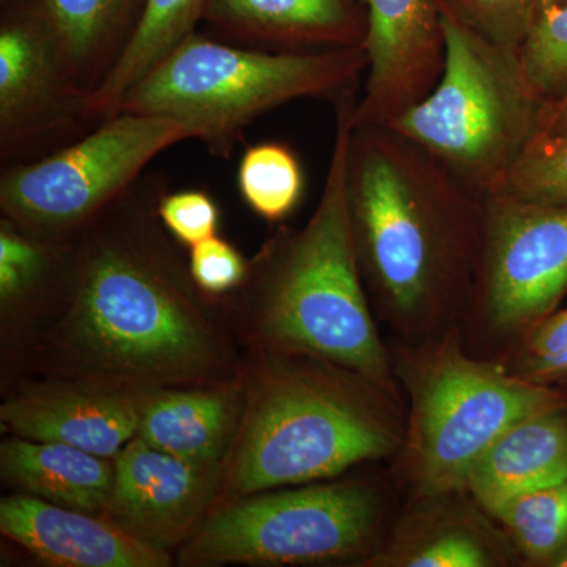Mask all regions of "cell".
<instances>
[{
    "instance_id": "obj_35",
    "label": "cell",
    "mask_w": 567,
    "mask_h": 567,
    "mask_svg": "<svg viewBox=\"0 0 567 567\" xmlns=\"http://www.w3.org/2000/svg\"><path fill=\"white\" fill-rule=\"evenodd\" d=\"M2 2H6V0H2Z\"/></svg>"
},
{
    "instance_id": "obj_13",
    "label": "cell",
    "mask_w": 567,
    "mask_h": 567,
    "mask_svg": "<svg viewBox=\"0 0 567 567\" xmlns=\"http://www.w3.org/2000/svg\"><path fill=\"white\" fill-rule=\"evenodd\" d=\"M517 561L498 522L465 491H454L413 499L360 566L505 567Z\"/></svg>"
},
{
    "instance_id": "obj_26",
    "label": "cell",
    "mask_w": 567,
    "mask_h": 567,
    "mask_svg": "<svg viewBox=\"0 0 567 567\" xmlns=\"http://www.w3.org/2000/svg\"><path fill=\"white\" fill-rule=\"evenodd\" d=\"M491 194L567 204V133L536 140Z\"/></svg>"
},
{
    "instance_id": "obj_2",
    "label": "cell",
    "mask_w": 567,
    "mask_h": 567,
    "mask_svg": "<svg viewBox=\"0 0 567 567\" xmlns=\"http://www.w3.org/2000/svg\"><path fill=\"white\" fill-rule=\"evenodd\" d=\"M141 183L74 254L70 347L92 371L123 382H203L221 368V347L153 233L156 189Z\"/></svg>"
},
{
    "instance_id": "obj_3",
    "label": "cell",
    "mask_w": 567,
    "mask_h": 567,
    "mask_svg": "<svg viewBox=\"0 0 567 567\" xmlns=\"http://www.w3.org/2000/svg\"><path fill=\"white\" fill-rule=\"evenodd\" d=\"M357 102L354 89L336 102L333 152L311 218L301 229L276 235L251 268L259 333L271 352L342 365L404 401L354 248L347 156Z\"/></svg>"
},
{
    "instance_id": "obj_7",
    "label": "cell",
    "mask_w": 567,
    "mask_h": 567,
    "mask_svg": "<svg viewBox=\"0 0 567 567\" xmlns=\"http://www.w3.org/2000/svg\"><path fill=\"white\" fill-rule=\"evenodd\" d=\"M439 2V0H436ZM442 74L421 102L388 123L480 197L494 192L543 132L548 103L507 50L440 6Z\"/></svg>"
},
{
    "instance_id": "obj_1",
    "label": "cell",
    "mask_w": 567,
    "mask_h": 567,
    "mask_svg": "<svg viewBox=\"0 0 567 567\" xmlns=\"http://www.w3.org/2000/svg\"><path fill=\"white\" fill-rule=\"evenodd\" d=\"M347 197L365 290L398 342L457 327L480 262L483 197L390 126L354 122Z\"/></svg>"
},
{
    "instance_id": "obj_11",
    "label": "cell",
    "mask_w": 567,
    "mask_h": 567,
    "mask_svg": "<svg viewBox=\"0 0 567 567\" xmlns=\"http://www.w3.org/2000/svg\"><path fill=\"white\" fill-rule=\"evenodd\" d=\"M0 163L33 162L81 140L102 121L28 0L2 2Z\"/></svg>"
},
{
    "instance_id": "obj_28",
    "label": "cell",
    "mask_w": 567,
    "mask_h": 567,
    "mask_svg": "<svg viewBox=\"0 0 567 567\" xmlns=\"http://www.w3.org/2000/svg\"><path fill=\"white\" fill-rule=\"evenodd\" d=\"M533 0H439L440 6L507 50H520Z\"/></svg>"
},
{
    "instance_id": "obj_15",
    "label": "cell",
    "mask_w": 567,
    "mask_h": 567,
    "mask_svg": "<svg viewBox=\"0 0 567 567\" xmlns=\"http://www.w3.org/2000/svg\"><path fill=\"white\" fill-rule=\"evenodd\" d=\"M212 472L134 436L115 461L111 516L133 535L164 548L203 511Z\"/></svg>"
},
{
    "instance_id": "obj_18",
    "label": "cell",
    "mask_w": 567,
    "mask_h": 567,
    "mask_svg": "<svg viewBox=\"0 0 567 567\" xmlns=\"http://www.w3.org/2000/svg\"><path fill=\"white\" fill-rule=\"evenodd\" d=\"M567 480V409L524 417L487 447L465 492L491 514L536 488Z\"/></svg>"
},
{
    "instance_id": "obj_30",
    "label": "cell",
    "mask_w": 567,
    "mask_h": 567,
    "mask_svg": "<svg viewBox=\"0 0 567 567\" xmlns=\"http://www.w3.org/2000/svg\"><path fill=\"white\" fill-rule=\"evenodd\" d=\"M249 270L237 248L216 235L193 246L189 254V276L205 293L229 292L245 281Z\"/></svg>"
},
{
    "instance_id": "obj_14",
    "label": "cell",
    "mask_w": 567,
    "mask_h": 567,
    "mask_svg": "<svg viewBox=\"0 0 567 567\" xmlns=\"http://www.w3.org/2000/svg\"><path fill=\"white\" fill-rule=\"evenodd\" d=\"M2 535L55 566L164 567V548L133 535L115 520L54 505L37 496H6L0 502Z\"/></svg>"
},
{
    "instance_id": "obj_31",
    "label": "cell",
    "mask_w": 567,
    "mask_h": 567,
    "mask_svg": "<svg viewBox=\"0 0 567 567\" xmlns=\"http://www.w3.org/2000/svg\"><path fill=\"white\" fill-rule=\"evenodd\" d=\"M565 350H567V308L557 309L543 322L537 323L517 347L516 352L511 354L513 361L505 364L511 371L518 372L547 358L557 357Z\"/></svg>"
},
{
    "instance_id": "obj_34",
    "label": "cell",
    "mask_w": 567,
    "mask_h": 567,
    "mask_svg": "<svg viewBox=\"0 0 567 567\" xmlns=\"http://www.w3.org/2000/svg\"><path fill=\"white\" fill-rule=\"evenodd\" d=\"M558 567H567V554L563 557L561 561L558 563Z\"/></svg>"
},
{
    "instance_id": "obj_25",
    "label": "cell",
    "mask_w": 567,
    "mask_h": 567,
    "mask_svg": "<svg viewBox=\"0 0 567 567\" xmlns=\"http://www.w3.org/2000/svg\"><path fill=\"white\" fill-rule=\"evenodd\" d=\"M518 58L548 104L566 95L567 0H533Z\"/></svg>"
},
{
    "instance_id": "obj_19",
    "label": "cell",
    "mask_w": 567,
    "mask_h": 567,
    "mask_svg": "<svg viewBox=\"0 0 567 567\" xmlns=\"http://www.w3.org/2000/svg\"><path fill=\"white\" fill-rule=\"evenodd\" d=\"M9 483L44 502L99 514L110 511L115 464L63 443L11 439L0 451Z\"/></svg>"
},
{
    "instance_id": "obj_33",
    "label": "cell",
    "mask_w": 567,
    "mask_h": 567,
    "mask_svg": "<svg viewBox=\"0 0 567 567\" xmlns=\"http://www.w3.org/2000/svg\"><path fill=\"white\" fill-rule=\"evenodd\" d=\"M563 133H567V93L558 102L548 104L539 137L557 136Z\"/></svg>"
},
{
    "instance_id": "obj_32",
    "label": "cell",
    "mask_w": 567,
    "mask_h": 567,
    "mask_svg": "<svg viewBox=\"0 0 567 567\" xmlns=\"http://www.w3.org/2000/svg\"><path fill=\"white\" fill-rule=\"evenodd\" d=\"M516 374L533 380V382L543 383V385L557 386V383L567 382V350L557 357L528 365Z\"/></svg>"
},
{
    "instance_id": "obj_17",
    "label": "cell",
    "mask_w": 567,
    "mask_h": 567,
    "mask_svg": "<svg viewBox=\"0 0 567 567\" xmlns=\"http://www.w3.org/2000/svg\"><path fill=\"white\" fill-rule=\"evenodd\" d=\"M204 20L219 35L271 51L354 47L365 29L347 0H210Z\"/></svg>"
},
{
    "instance_id": "obj_16",
    "label": "cell",
    "mask_w": 567,
    "mask_h": 567,
    "mask_svg": "<svg viewBox=\"0 0 567 567\" xmlns=\"http://www.w3.org/2000/svg\"><path fill=\"white\" fill-rule=\"evenodd\" d=\"M141 406L134 395L61 388L13 399L0 415L21 439L63 443L111 458L136 436Z\"/></svg>"
},
{
    "instance_id": "obj_24",
    "label": "cell",
    "mask_w": 567,
    "mask_h": 567,
    "mask_svg": "<svg viewBox=\"0 0 567 567\" xmlns=\"http://www.w3.org/2000/svg\"><path fill=\"white\" fill-rule=\"evenodd\" d=\"M237 183L245 204L257 216L278 223L300 204L303 167L289 145L262 142L246 148L238 164Z\"/></svg>"
},
{
    "instance_id": "obj_27",
    "label": "cell",
    "mask_w": 567,
    "mask_h": 567,
    "mask_svg": "<svg viewBox=\"0 0 567 567\" xmlns=\"http://www.w3.org/2000/svg\"><path fill=\"white\" fill-rule=\"evenodd\" d=\"M52 245L2 219L0 226V297L13 300L39 281L50 260Z\"/></svg>"
},
{
    "instance_id": "obj_20",
    "label": "cell",
    "mask_w": 567,
    "mask_h": 567,
    "mask_svg": "<svg viewBox=\"0 0 567 567\" xmlns=\"http://www.w3.org/2000/svg\"><path fill=\"white\" fill-rule=\"evenodd\" d=\"M237 410L234 386L162 391L142 401L136 436L164 453L213 468L226 451Z\"/></svg>"
},
{
    "instance_id": "obj_23",
    "label": "cell",
    "mask_w": 567,
    "mask_h": 567,
    "mask_svg": "<svg viewBox=\"0 0 567 567\" xmlns=\"http://www.w3.org/2000/svg\"><path fill=\"white\" fill-rule=\"evenodd\" d=\"M522 561L554 566L567 554V480L509 499L492 513Z\"/></svg>"
},
{
    "instance_id": "obj_22",
    "label": "cell",
    "mask_w": 567,
    "mask_h": 567,
    "mask_svg": "<svg viewBox=\"0 0 567 567\" xmlns=\"http://www.w3.org/2000/svg\"><path fill=\"white\" fill-rule=\"evenodd\" d=\"M208 2L210 0H144L125 48L92 92L93 112L100 121L114 115L130 89L196 33Z\"/></svg>"
},
{
    "instance_id": "obj_21",
    "label": "cell",
    "mask_w": 567,
    "mask_h": 567,
    "mask_svg": "<svg viewBox=\"0 0 567 567\" xmlns=\"http://www.w3.org/2000/svg\"><path fill=\"white\" fill-rule=\"evenodd\" d=\"M76 80L93 92L110 73L144 0H28Z\"/></svg>"
},
{
    "instance_id": "obj_9",
    "label": "cell",
    "mask_w": 567,
    "mask_h": 567,
    "mask_svg": "<svg viewBox=\"0 0 567 567\" xmlns=\"http://www.w3.org/2000/svg\"><path fill=\"white\" fill-rule=\"evenodd\" d=\"M188 140L171 118L117 112L43 158L2 167L3 218L58 246L132 193L159 153Z\"/></svg>"
},
{
    "instance_id": "obj_10",
    "label": "cell",
    "mask_w": 567,
    "mask_h": 567,
    "mask_svg": "<svg viewBox=\"0 0 567 567\" xmlns=\"http://www.w3.org/2000/svg\"><path fill=\"white\" fill-rule=\"evenodd\" d=\"M567 295V204L483 197L480 262L464 319L494 353L516 352Z\"/></svg>"
},
{
    "instance_id": "obj_5",
    "label": "cell",
    "mask_w": 567,
    "mask_h": 567,
    "mask_svg": "<svg viewBox=\"0 0 567 567\" xmlns=\"http://www.w3.org/2000/svg\"><path fill=\"white\" fill-rule=\"evenodd\" d=\"M391 353L409 401L394 461L413 499L465 491L473 466L506 429L536 413L567 409L561 388L470 352L458 327L413 344L398 342Z\"/></svg>"
},
{
    "instance_id": "obj_6",
    "label": "cell",
    "mask_w": 567,
    "mask_h": 567,
    "mask_svg": "<svg viewBox=\"0 0 567 567\" xmlns=\"http://www.w3.org/2000/svg\"><path fill=\"white\" fill-rule=\"evenodd\" d=\"M365 70L363 44L268 51L193 33L130 89L117 112L171 118L212 155L229 158L260 115L295 100L338 102Z\"/></svg>"
},
{
    "instance_id": "obj_4",
    "label": "cell",
    "mask_w": 567,
    "mask_h": 567,
    "mask_svg": "<svg viewBox=\"0 0 567 567\" xmlns=\"http://www.w3.org/2000/svg\"><path fill=\"white\" fill-rule=\"evenodd\" d=\"M404 404L342 365L267 350L249 386L227 491L240 498L395 458Z\"/></svg>"
},
{
    "instance_id": "obj_12",
    "label": "cell",
    "mask_w": 567,
    "mask_h": 567,
    "mask_svg": "<svg viewBox=\"0 0 567 567\" xmlns=\"http://www.w3.org/2000/svg\"><path fill=\"white\" fill-rule=\"evenodd\" d=\"M368 54L354 125H388L435 87L445 61L436 0H360Z\"/></svg>"
},
{
    "instance_id": "obj_8",
    "label": "cell",
    "mask_w": 567,
    "mask_h": 567,
    "mask_svg": "<svg viewBox=\"0 0 567 567\" xmlns=\"http://www.w3.org/2000/svg\"><path fill=\"white\" fill-rule=\"evenodd\" d=\"M385 498L361 481H319L235 498L197 529L189 565L360 566L379 546Z\"/></svg>"
},
{
    "instance_id": "obj_29",
    "label": "cell",
    "mask_w": 567,
    "mask_h": 567,
    "mask_svg": "<svg viewBox=\"0 0 567 567\" xmlns=\"http://www.w3.org/2000/svg\"><path fill=\"white\" fill-rule=\"evenodd\" d=\"M156 212L164 227L189 248L215 237L221 218L210 194L200 189L162 194Z\"/></svg>"
}]
</instances>
